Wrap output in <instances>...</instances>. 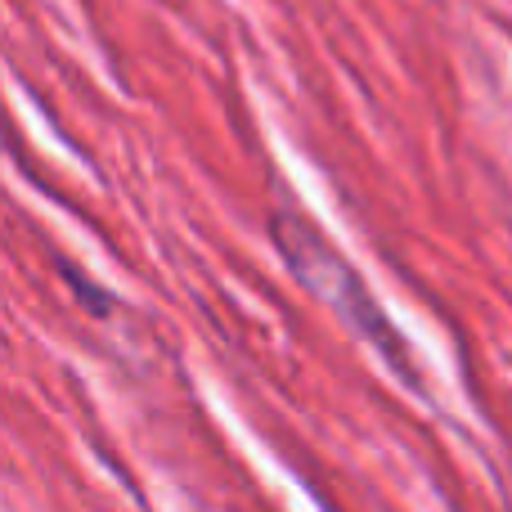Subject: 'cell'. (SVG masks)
Segmentation results:
<instances>
[{"label":"cell","mask_w":512,"mask_h":512,"mask_svg":"<svg viewBox=\"0 0 512 512\" xmlns=\"http://www.w3.org/2000/svg\"><path fill=\"white\" fill-rule=\"evenodd\" d=\"M274 243H279V252L288 256V265L297 270V279L306 283L310 292H319V297H324L328 306H333L337 315L355 328V333L369 337V342L378 346L391 364H400V373L409 378L405 346H400V337L391 333V324L382 319V310L373 306L369 288H364V283L346 270L342 256L328 248V243H319V234L310 230L301 216H283V212L274 216Z\"/></svg>","instance_id":"1"}]
</instances>
